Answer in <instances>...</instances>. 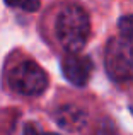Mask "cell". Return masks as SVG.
<instances>
[{
  "mask_svg": "<svg viewBox=\"0 0 133 135\" xmlns=\"http://www.w3.org/2000/svg\"><path fill=\"white\" fill-rule=\"evenodd\" d=\"M55 122L66 132H80L87 125V111L75 104H63L55 111Z\"/></svg>",
  "mask_w": 133,
  "mask_h": 135,
  "instance_id": "cell-5",
  "label": "cell"
},
{
  "mask_svg": "<svg viewBox=\"0 0 133 135\" xmlns=\"http://www.w3.org/2000/svg\"><path fill=\"white\" fill-rule=\"evenodd\" d=\"M44 135H60V133H44Z\"/></svg>",
  "mask_w": 133,
  "mask_h": 135,
  "instance_id": "cell-10",
  "label": "cell"
},
{
  "mask_svg": "<svg viewBox=\"0 0 133 135\" xmlns=\"http://www.w3.org/2000/svg\"><path fill=\"white\" fill-rule=\"evenodd\" d=\"M104 67L114 82L133 80V41L126 38H111L104 50Z\"/></svg>",
  "mask_w": 133,
  "mask_h": 135,
  "instance_id": "cell-2",
  "label": "cell"
},
{
  "mask_svg": "<svg viewBox=\"0 0 133 135\" xmlns=\"http://www.w3.org/2000/svg\"><path fill=\"white\" fill-rule=\"evenodd\" d=\"M9 86L22 96H39L48 87V75L36 62L24 60L9 72Z\"/></svg>",
  "mask_w": 133,
  "mask_h": 135,
  "instance_id": "cell-3",
  "label": "cell"
},
{
  "mask_svg": "<svg viewBox=\"0 0 133 135\" xmlns=\"http://www.w3.org/2000/svg\"><path fill=\"white\" fill-rule=\"evenodd\" d=\"M12 9H21L24 12H36L41 7V0H3Z\"/></svg>",
  "mask_w": 133,
  "mask_h": 135,
  "instance_id": "cell-6",
  "label": "cell"
},
{
  "mask_svg": "<svg viewBox=\"0 0 133 135\" xmlns=\"http://www.w3.org/2000/svg\"><path fill=\"white\" fill-rule=\"evenodd\" d=\"M55 33L68 53H79L90 36L89 14L77 3H68L58 12L55 21Z\"/></svg>",
  "mask_w": 133,
  "mask_h": 135,
  "instance_id": "cell-1",
  "label": "cell"
},
{
  "mask_svg": "<svg viewBox=\"0 0 133 135\" xmlns=\"http://www.w3.org/2000/svg\"><path fill=\"white\" fill-rule=\"evenodd\" d=\"M94 135H118V133H116L114 127L111 125L109 122H104L103 125H101L99 128L96 130V133H94Z\"/></svg>",
  "mask_w": 133,
  "mask_h": 135,
  "instance_id": "cell-8",
  "label": "cell"
},
{
  "mask_svg": "<svg viewBox=\"0 0 133 135\" xmlns=\"http://www.w3.org/2000/svg\"><path fill=\"white\" fill-rule=\"evenodd\" d=\"M118 27L123 38L133 41V16H123L118 21Z\"/></svg>",
  "mask_w": 133,
  "mask_h": 135,
  "instance_id": "cell-7",
  "label": "cell"
},
{
  "mask_svg": "<svg viewBox=\"0 0 133 135\" xmlns=\"http://www.w3.org/2000/svg\"><path fill=\"white\" fill-rule=\"evenodd\" d=\"M24 135H43L38 130L36 125H33V123H27L26 127H24Z\"/></svg>",
  "mask_w": 133,
  "mask_h": 135,
  "instance_id": "cell-9",
  "label": "cell"
},
{
  "mask_svg": "<svg viewBox=\"0 0 133 135\" xmlns=\"http://www.w3.org/2000/svg\"><path fill=\"white\" fill-rule=\"evenodd\" d=\"M92 60L89 56L79 55V53H68L62 60V74L70 84L77 87L87 86L92 74Z\"/></svg>",
  "mask_w": 133,
  "mask_h": 135,
  "instance_id": "cell-4",
  "label": "cell"
}]
</instances>
